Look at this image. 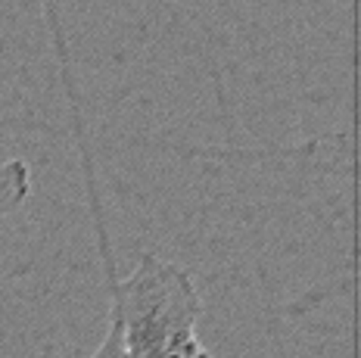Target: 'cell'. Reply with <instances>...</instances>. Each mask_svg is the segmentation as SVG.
<instances>
[{"instance_id": "obj_2", "label": "cell", "mask_w": 361, "mask_h": 358, "mask_svg": "<svg viewBox=\"0 0 361 358\" xmlns=\"http://www.w3.org/2000/svg\"><path fill=\"white\" fill-rule=\"evenodd\" d=\"M32 193V171L22 159H10L0 162V218L16 209L28 199Z\"/></svg>"}, {"instance_id": "obj_1", "label": "cell", "mask_w": 361, "mask_h": 358, "mask_svg": "<svg viewBox=\"0 0 361 358\" xmlns=\"http://www.w3.org/2000/svg\"><path fill=\"white\" fill-rule=\"evenodd\" d=\"M200 315L190 274L159 256L147 252L125 280L112 283V318L128 358H187L200 346Z\"/></svg>"}, {"instance_id": "obj_3", "label": "cell", "mask_w": 361, "mask_h": 358, "mask_svg": "<svg viewBox=\"0 0 361 358\" xmlns=\"http://www.w3.org/2000/svg\"><path fill=\"white\" fill-rule=\"evenodd\" d=\"M187 358H212V355H209V352H206V349H202V346H197V349H193V352L187 355Z\"/></svg>"}]
</instances>
